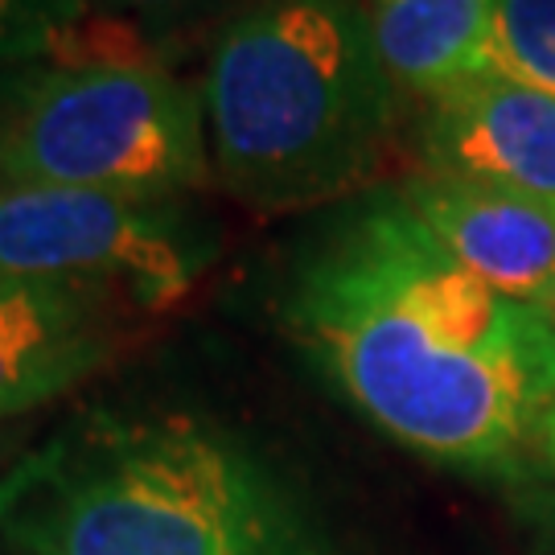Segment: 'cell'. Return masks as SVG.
<instances>
[{
    "label": "cell",
    "instance_id": "52a82bcc",
    "mask_svg": "<svg viewBox=\"0 0 555 555\" xmlns=\"http://www.w3.org/2000/svg\"><path fill=\"white\" fill-rule=\"evenodd\" d=\"M399 190L477 280L555 313V198L428 169Z\"/></svg>",
    "mask_w": 555,
    "mask_h": 555
},
{
    "label": "cell",
    "instance_id": "8fae6325",
    "mask_svg": "<svg viewBox=\"0 0 555 555\" xmlns=\"http://www.w3.org/2000/svg\"><path fill=\"white\" fill-rule=\"evenodd\" d=\"M91 13V0H0V70L54 66Z\"/></svg>",
    "mask_w": 555,
    "mask_h": 555
},
{
    "label": "cell",
    "instance_id": "30bf717a",
    "mask_svg": "<svg viewBox=\"0 0 555 555\" xmlns=\"http://www.w3.org/2000/svg\"><path fill=\"white\" fill-rule=\"evenodd\" d=\"M486 70L555 100V0H494Z\"/></svg>",
    "mask_w": 555,
    "mask_h": 555
},
{
    "label": "cell",
    "instance_id": "4fadbf2b",
    "mask_svg": "<svg viewBox=\"0 0 555 555\" xmlns=\"http://www.w3.org/2000/svg\"><path fill=\"white\" fill-rule=\"evenodd\" d=\"M38 75V66H13V70H0V178H4V153H9V137H13V124L21 116V103L25 91Z\"/></svg>",
    "mask_w": 555,
    "mask_h": 555
},
{
    "label": "cell",
    "instance_id": "8992f818",
    "mask_svg": "<svg viewBox=\"0 0 555 555\" xmlns=\"http://www.w3.org/2000/svg\"><path fill=\"white\" fill-rule=\"evenodd\" d=\"M137 318L119 300L54 280L0 276V424L95 378Z\"/></svg>",
    "mask_w": 555,
    "mask_h": 555
},
{
    "label": "cell",
    "instance_id": "7c38bea8",
    "mask_svg": "<svg viewBox=\"0 0 555 555\" xmlns=\"http://www.w3.org/2000/svg\"><path fill=\"white\" fill-rule=\"evenodd\" d=\"M91 4L103 17L128 21V25L144 29L153 41H165V34L185 29V25H202V21L222 25L247 0H91Z\"/></svg>",
    "mask_w": 555,
    "mask_h": 555
},
{
    "label": "cell",
    "instance_id": "5b68a950",
    "mask_svg": "<svg viewBox=\"0 0 555 555\" xmlns=\"http://www.w3.org/2000/svg\"><path fill=\"white\" fill-rule=\"evenodd\" d=\"M215 235L185 198L100 190H0V276L54 280L157 318L194 293Z\"/></svg>",
    "mask_w": 555,
    "mask_h": 555
},
{
    "label": "cell",
    "instance_id": "9c48e42d",
    "mask_svg": "<svg viewBox=\"0 0 555 555\" xmlns=\"http://www.w3.org/2000/svg\"><path fill=\"white\" fill-rule=\"evenodd\" d=\"M378 54L412 100H437L486 75L494 0H362Z\"/></svg>",
    "mask_w": 555,
    "mask_h": 555
},
{
    "label": "cell",
    "instance_id": "7a4b0ae2",
    "mask_svg": "<svg viewBox=\"0 0 555 555\" xmlns=\"http://www.w3.org/2000/svg\"><path fill=\"white\" fill-rule=\"evenodd\" d=\"M202 107L222 190L305 215L378 185L403 91L362 0H247L215 29Z\"/></svg>",
    "mask_w": 555,
    "mask_h": 555
},
{
    "label": "cell",
    "instance_id": "ba28073f",
    "mask_svg": "<svg viewBox=\"0 0 555 555\" xmlns=\"http://www.w3.org/2000/svg\"><path fill=\"white\" fill-rule=\"evenodd\" d=\"M428 173L477 178L555 198V100L502 75H474L424 103Z\"/></svg>",
    "mask_w": 555,
    "mask_h": 555
},
{
    "label": "cell",
    "instance_id": "5bb4252c",
    "mask_svg": "<svg viewBox=\"0 0 555 555\" xmlns=\"http://www.w3.org/2000/svg\"><path fill=\"white\" fill-rule=\"evenodd\" d=\"M21 453H25V437H21L13 424H0V474H4Z\"/></svg>",
    "mask_w": 555,
    "mask_h": 555
},
{
    "label": "cell",
    "instance_id": "3957f363",
    "mask_svg": "<svg viewBox=\"0 0 555 555\" xmlns=\"http://www.w3.org/2000/svg\"><path fill=\"white\" fill-rule=\"evenodd\" d=\"M293 535L256 465L190 416L91 408L0 474L13 555H256Z\"/></svg>",
    "mask_w": 555,
    "mask_h": 555
},
{
    "label": "cell",
    "instance_id": "9a60e30c",
    "mask_svg": "<svg viewBox=\"0 0 555 555\" xmlns=\"http://www.w3.org/2000/svg\"><path fill=\"white\" fill-rule=\"evenodd\" d=\"M256 555H318L313 547H305L297 535L284 539V543H276V547H268V552H256Z\"/></svg>",
    "mask_w": 555,
    "mask_h": 555
},
{
    "label": "cell",
    "instance_id": "277c9868",
    "mask_svg": "<svg viewBox=\"0 0 555 555\" xmlns=\"http://www.w3.org/2000/svg\"><path fill=\"white\" fill-rule=\"evenodd\" d=\"M210 178L202 87L178 79L169 62H87L38 66L0 190L185 198Z\"/></svg>",
    "mask_w": 555,
    "mask_h": 555
},
{
    "label": "cell",
    "instance_id": "6da1fadb",
    "mask_svg": "<svg viewBox=\"0 0 555 555\" xmlns=\"http://www.w3.org/2000/svg\"><path fill=\"white\" fill-rule=\"evenodd\" d=\"M280 325L362 416L444 465H511L555 412V318L477 280L399 185L300 243Z\"/></svg>",
    "mask_w": 555,
    "mask_h": 555
},
{
    "label": "cell",
    "instance_id": "2e32d148",
    "mask_svg": "<svg viewBox=\"0 0 555 555\" xmlns=\"http://www.w3.org/2000/svg\"><path fill=\"white\" fill-rule=\"evenodd\" d=\"M543 449H547V461L555 465V412L547 416V428H543Z\"/></svg>",
    "mask_w": 555,
    "mask_h": 555
},
{
    "label": "cell",
    "instance_id": "e0dca14e",
    "mask_svg": "<svg viewBox=\"0 0 555 555\" xmlns=\"http://www.w3.org/2000/svg\"><path fill=\"white\" fill-rule=\"evenodd\" d=\"M552 318H555V313H552Z\"/></svg>",
    "mask_w": 555,
    "mask_h": 555
}]
</instances>
